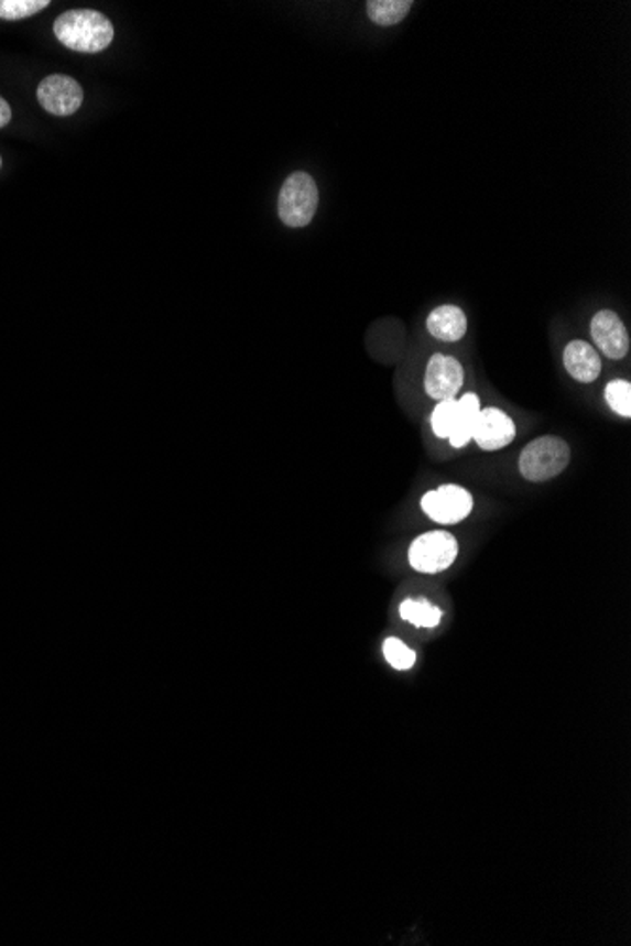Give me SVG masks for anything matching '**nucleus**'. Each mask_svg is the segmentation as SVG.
Here are the masks:
<instances>
[{
  "label": "nucleus",
  "instance_id": "nucleus-1",
  "mask_svg": "<svg viewBox=\"0 0 631 946\" xmlns=\"http://www.w3.org/2000/svg\"><path fill=\"white\" fill-rule=\"evenodd\" d=\"M54 33L63 46L78 54H99L113 41L112 21L97 10H68L54 23Z\"/></svg>",
  "mask_w": 631,
  "mask_h": 946
},
{
  "label": "nucleus",
  "instance_id": "nucleus-2",
  "mask_svg": "<svg viewBox=\"0 0 631 946\" xmlns=\"http://www.w3.org/2000/svg\"><path fill=\"white\" fill-rule=\"evenodd\" d=\"M572 450L558 437L535 438L525 446L520 456L519 467L522 477L530 482H546L558 477L569 465Z\"/></svg>",
  "mask_w": 631,
  "mask_h": 946
},
{
  "label": "nucleus",
  "instance_id": "nucleus-3",
  "mask_svg": "<svg viewBox=\"0 0 631 946\" xmlns=\"http://www.w3.org/2000/svg\"><path fill=\"white\" fill-rule=\"evenodd\" d=\"M319 193L313 176L293 173L280 189L279 216L287 227L300 229L313 221L318 210Z\"/></svg>",
  "mask_w": 631,
  "mask_h": 946
},
{
  "label": "nucleus",
  "instance_id": "nucleus-4",
  "mask_svg": "<svg viewBox=\"0 0 631 946\" xmlns=\"http://www.w3.org/2000/svg\"><path fill=\"white\" fill-rule=\"evenodd\" d=\"M458 557V541L446 531H432L426 535H420L411 550H409V562L412 569L426 575H435L446 570Z\"/></svg>",
  "mask_w": 631,
  "mask_h": 946
},
{
  "label": "nucleus",
  "instance_id": "nucleus-5",
  "mask_svg": "<svg viewBox=\"0 0 631 946\" xmlns=\"http://www.w3.org/2000/svg\"><path fill=\"white\" fill-rule=\"evenodd\" d=\"M36 97L41 107L54 116H73L80 110L84 102L80 84L63 74H52L44 78L39 86Z\"/></svg>",
  "mask_w": 631,
  "mask_h": 946
},
{
  "label": "nucleus",
  "instance_id": "nucleus-6",
  "mask_svg": "<svg viewBox=\"0 0 631 946\" xmlns=\"http://www.w3.org/2000/svg\"><path fill=\"white\" fill-rule=\"evenodd\" d=\"M422 509L433 522L458 523L471 514L472 497L459 486H443L424 496Z\"/></svg>",
  "mask_w": 631,
  "mask_h": 946
},
{
  "label": "nucleus",
  "instance_id": "nucleus-7",
  "mask_svg": "<svg viewBox=\"0 0 631 946\" xmlns=\"http://www.w3.org/2000/svg\"><path fill=\"white\" fill-rule=\"evenodd\" d=\"M427 395L439 401L456 399L464 385V369L458 359L445 354H435L427 363L426 380Z\"/></svg>",
  "mask_w": 631,
  "mask_h": 946
},
{
  "label": "nucleus",
  "instance_id": "nucleus-8",
  "mask_svg": "<svg viewBox=\"0 0 631 946\" xmlns=\"http://www.w3.org/2000/svg\"><path fill=\"white\" fill-rule=\"evenodd\" d=\"M516 437V427L511 417L499 409H485L475 422L472 438L482 450L496 452L505 448Z\"/></svg>",
  "mask_w": 631,
  "mask_h": 946
},
{
  "label": "nucleus",
  "instance_id": "nucleus-9",
  "mask_svg": "<svg viewBox=\"0 0 631 946\" xmlns=\"http://www.w3.org/2000/svg\"><path fill=\"white\" fill-rule=\"evenodd\" d=\"M594 342L603 351L605 358L622 359L630 350V337L617 312L599 311L590 322Z\"/></svg>",
  "mask_w": 631,
  "mask_h": 946
},
{
  "label": "nucleus",
  "instance_id": "nucleus-10",
  "mask_svg": "<svg viewBox=\"0 0 631 946\" xmlns=\"http://www.w3.org/2000/svg\"><path fill=\"white\" fill-rule=\"evenodd\" d=\"M564 365L567 372L583 384H590L601 374V358L596 348L585 340H573L567 345Z\"/></svg>",
  "mask_w": 631,
  "mask_h": 946
},
{
  "label": "nucleus",
  "instance_id": "nucleus-11",
  "mask_svg": "<svg viewBox=\"0 0 631 946\" xmlns=\"http://www.w3.org/2000/svg\"><path fill=\"white\" fill-rule=\"evenodd\" d=\"M427 331L443 342H458L467 333L466 314L458 306H439L427 318Z\"/></svg>",
  "mask_w": 631,
  "mask_h": 946
},
{
  "label": "nucleus",
  "instance_id": "nucleus-12",
  "mask_svg": "<svg viewBox=\"0 0 631 946\" xmlns=\"http://www.w3.org/2000/svg\"><path fill=\"white\" fill-rule=\"evenodd\" d=\"M480 403L479 398L475 393H467L458 401V412H456V425H454L453 435H450V444L454 448H464L472 438V429L475 422L479 417Z\"/></svg>",
  "mask_w": 631,
  "mask_h": 946
},
{
  "label": "nucleus",
  "instance_id": "nucleus-13",
  "mask_svg": "<svg viewBox=\"0 0 631 946\" xmlns=\"http://www.w3.org/2000/svg\"><path fill=\"white\" fill-rule=\"evenodd\" d=\"M367 15L371 18L372 23H377L380 28H392L398 25L399 21L405 20V15L411 12V0H369L366 4Z\"/></svg>",
  "mask_w": 631,
  "mask_h": 946
},
{
  "label": "nucleus",
  "instance_id": "nucleus-14",
  "mask_svg": "<svg viewBox=\"0 0 631 946\" xmlns=\"http://www.w3.org/2000/svg\"><path fill=\"white\" fill-rule=\"evenodd\" d=\"M399 615L406 622L414 623L416 628H435V626H439L440 618H443L440 609L433 607L432 602L426 601V599H420V601L406 599V601L401 602Z\"/></svg>",
  "mask_w": 631,
  "mask_h": 946
},
{
  "label": "nucleus",
  "instance_id": "nucleus-15",
  "mask_svg": "<svg viewBox=\"0 0 631 946\" xmlns=\"http://www.w3.org/2000/svg\"><path fill=\"white\" fill-rule=\"evenodd\" d=\"M47 7H50V0H0V20H25Z\"/></svg>",
  "mask_w": 631,
  "mask_h": 946
},
{
  "label": "nucleus",
  "instance_id": "nucleus-16",
  "mask_svg": "<svg viewBox=\"0 0 631 946\" xmlns=\"http://www.w3.org/2000/svg\"><path fill=\"white\" fill-rule=\"evenodd\" d=\"M456 412H458V401L448 399V401H439L435 411L432 414L433 433L439 438H448L453 435L454 425H456Z\"/></svg>",
  "mask_w": 631,
  "mask_h": 946
},
{
  "label": "nucleus",
  "instance_id": "nucleus-17",
  "mask_svg": "<svg viewBox=\"0 0 631 946\" xmlns=\"http://www.w3.org/2000/svg\"><path fill=\"white\" fill-rule=\"evenodd\" d=\"M605 401L620 416H631V384L625 380H612L605 388Z\"/></svg>",
  "mask_w": 631,
  "mask_h": 946
},
{
  "label": "nucleus",
  "instance_id": "nucleus-18",
  "mask_svg": "<svg viewBox=\"0 0 631 946\" xmlns=\"http://www.w3.org/2000/svg\"><path fill=\"white\" fill-rule=\"evenodd\" d=\"M382 650H384V657L388 660V663L393 668H399V671H406V668H411L416 663L414 650L409 649L406 644H403L395 637L385 639L384 649Z\"/></svg>",
  "mask_w": 631,
  "mask_h": 946
},
{
  "label": "nucleus",
  "instance_id": "nucleus-19",
  "mask_svg": "<svg viewBox=\"0 0 631 946\" xmlns=\"http://www.w3.org/2000/svg\"><path fill=\"white\" fill-rule=\"evenodd\" d=\"M10 120H12V108L0 97V127H7Z\"/></svg>",
  "mask_w": 631,
  "mask_h": 946
},
{
  "label": "nucleus",
  "instance_id": "nucleus-20",
  "mask_svg": "<svg viewBox=\"0 0 631 946\" xmlns=\"http://www.w3.org/2000/svg\"><path fill=\"white\" fill-rule=\"evenodd\" d=\"M0 166H2V157H0Z\"/></svg>",
  "mask_w": 631,
  "mask_h": 946
}]
</instances>
